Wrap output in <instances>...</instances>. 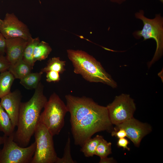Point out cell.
<instances>
[{
    "mask_svg": "<svg viewBox=\"0 0 163 163\" xmlns=\"http://www.w3.org/2000/svg\"><path fill=\"white\" fill-rule=\"evenodd\" d=\"M65 98L75 145L81 147L98 132H111L113 130L106 107L100 105L92 99L85 96L67 94Z\"/></svg>",
    "mask_w": 163,
    "mask_h": 163,
    "instance_id": "1",
    "label": "cell"
},
{
    "mask_svg": "<svg viewBox=\"0 0 163 163\" xmlns=\"http://www.w3.org/2000/svg\"><path fill=\"white\" fill-rule=\"evenodd\" d=\"M44 86L40 82L28 101L21 102L17 128L14 140L20 146H27L38 124L42 109L47 101L43 94Z\"/></svg>",
    "mask_w": 163,
    "mask_h": 163,
    "instance_id": "2",
    "label": "cell"
},
{
    "mask_svg": "<svg viewBox=\"0 0 163 163\" xmlns=\"http://www.w3.org/2000/svg\"><path fill=\"white\" fill-rule=\"evenodd\" d=\"M67 56L74 68V72L91 82H100L113 88L116 82L105 70L101 63L87 53L79 50H67Z\"/></svg>",
    "mask_w": 163,
    "mask_h": 163,
    "instance_id": "3",
    "label": "cell"
},
{
    "mask_svg": "<svg viewBox=\"0 0 163 163\" xmlns=\"http://www.w3.org/2000/svg\"><path fill=\"white\" fill-rule=\"evenodd\" d=\"M39 122L53 136L58 135L65 125V117L68 110L66 104L54 92L46 102Z\"/></svg>",
    "mask_w": 163,
    "mask_h": 163,
    "instance_id": "4",
    "label": "cell"
},
{
    "mask_svg": "<svg viewBox=\"0 0 163 163\" xmlns=\"http://www.w3.org/2000/svg\"><path fill=\"white\" fill-rule=\"evenodd\" d=\"M144 11L140 10L135 14L136 18L141 20L143 24L142 29L136 30L133 33L134 37L139 39L142 37L144 40L153 39L156 43L155 53L149 65H151L161 57L163 50V18L160 14H156L152 19L144 15Z\"/></svg>",
    "mask_w": 163,
    "mask_h": 163,
    "instance_id": "5",
    "label": "cell"
},
{
    "mask_svg": "<svg viewBox=\"0 0 163 163\" xmlns=\"http://www.w3.org/2000/svg\"><path fill=\"white\" fill-rule=\"evenodd\" d=\"M34 135L36 147L31 163H56L58 157L54 147L53 136L39 122Z\"/></svg>",
    "mask_w": 163,
    "mask_h": 163,
    "instance_id": "6",
    "label": "cell"
},
{
    "mask_svg": "<svg viewBox=\"0 0 163 163\" xmlns=\"http://www.w3.org/2000/svg\"><path fill=\"white\" fill-rule=\"evenodd\" d=\"M14 133L3 136V146L0 149V163H31L36 147L35 141L26 147H22L14 140Z\"/></svg>",
    "mask_w": 163,
    "mask_h": 163,
    "instance_id": "7",
    "label": "cell"
},
{
    "mask_svg": "<svg viewBox=\"0 0 163 163\" xmlns=\"http://www.w3.org/2000/svg\"><path fill=\"white\" fill-rule=\"evenodd\" d=\"M106 107L110 122L115 125L133 117L136 109L133 100L125 94L116 96L113 102Z\"/></svg>",
    "mask_w": 163,
    "mask_h": 163,
    "instance_id": "8",
    "label": "cell"
},
{
    "mask_svg": "<svg viewBox=\"0 0 163 163\" xmlns=\"http://www.w3.org/2000/svg\"><path fill=\"white\" fill-rule=\"evenodd\" d=\"M0 32L6 39L20 37L28 40L32 37L27 26L13 13L6 14Z\"/></svg>",
    "mask_w": 163,
    "mask_h": 163,
    "instance_id": "9",
    "label": "cell"
},
{
    "mask_svg": "<svg viewBox=\"0 0 163 163\" xmlns=\"http://www.w3.org/2000/svg\"><path fill=\"white\" fill-rule=\"evenodd\" d=\"M122 128L125 131L126 137L136 146L138 147L142 139L152 130L150 126L142 123L133 117L116 125L113 130Z\"/></svg>",
    "mask_w": 163,
    "mask_h": 163,
    "instance_id": "10",
    "label": "cell"
},
{
    "mask_svg": "<svg viewBox=\"0 0 163 163\" xmlns=\"http://www.w3.org/2000/svg\"><path fill=\"white\" fill-rule=\"evenodd\" d=\"M22 97L20 91L16 90L1 98L0 104L8 115L14 128L18 124Z\"/></svg>",
    "mask_w": 163,
    "mask_h": 163,
    "instance_id": "11",
    "label": "cell"
},
{
    "mask_svg": "<svg viewBox=\"0 0 163 163\" xmlns=\"http://www.w3.org/2000/svg\"><path fill=\"white\" fill-rule=\"evenodd\" d=\"M6 39L5 57L11 65L22 58L27 40L17 37Z\"/></svg>",
    "mask_w": 163,
    "mask_h": 163,
    "instance_id": "12",
    "label": "cell"
},
{
    "mask_svg": "<svg viewBox=\"0 0 163 163\" xmlns=\"http://www.w3.org/2000/svg\"><path fill=\"white\" fill-rule=\"evenodd\" d=\"M33 68L22 58L13 65H11L8 70L15 78L21 79L31 72Z\"/></svg>",
    "mask_w": 163,
    "mask_h": 163,
    "instance_id": "13",
    "label": "cell"
},
{
    "mask_svg": "<svg viewBox=\"0 0 163 163\" xmlns=\"http://www.w3.org/2000/svg\"><path fill=\"white\" fill-rule=\"evenodd\" d=\"M8 70L0 73V98L11 92V88L15 79Z\"/></svg>",
    "mask_w": 163,
    "mask_h": 163,
    "instance_id": "14",
    "label": "cell"
},
{
    "mask_svg": "<svg viewBox=\"0 0 163 163\" xmlns=\"http://www.w3.org/2000/svg\"><path fill=\"white\" fill-rule=\"evenodd\" d=\"M14 129L9 117L0 104V131L8 136L14 133Z\"/></svg>",
    "mask_w": 163,
    "mask_h": 163,
    "instance_id": "15",
    "label": "cell"
},
{
    "mask_svg": "<svg viewBox=\"0 0 163 163\" xmlns=\"http://www.w3.org/2000/svg\"><path fill=\"white\" fill-rule=\"evenodd\" d=\"M103 138L102 136L97 135L93 138H90L85 142L81 147L80 150L85 157H92L95 155L96 148Z\"/></svg>",
    "mask_w": 163,
    "mask_h": 163,
    "instance_id": "16",
    "label": "cell"
},
{
    "mask_svg": "<svg viewBox=\"0 0 163 163\" xmlns=\"http://www.w3.org/2000/svg\"><path fill=\"white\" fill-rule=\"evenodd\" d=\"M43 73L30 72L20 79V83L27 89H35L38 86Z\"/></svg>",
    "mask_w": 163,
    "mask_h": 163,
    "instance_id": "17",
    "label": "cell"
},
{
    "mask_svg": "<svg viewBox=\"0 0 163 163\" xmlns=\"http://www.w3.org/2000/svg\"><path fill=\"white\" fill-rule=\"evenodd\" d=\"M52 51L48 43L43 41H40L34 48L33 56L34 62L46 59Z\"/></svg>",
    "mask_w": 163,
    "mask_h": 163,
    "instance_id": "18",
    "label": "cell"
},
{
    "mask_svg": "<svg viewBox=\"0 0 163 163\" xmlns=\"http://www.w3.org/2000/svg\"><path fill=\"white\" fill-rule=\"evenodd\" d=\"M40 42L38 37L30 38L27 41L24 51L22 59L33 68L35 63L33 56L34 48Z\"/></svg>",
    "mask_w": 163,
    "mask_h": 163,
    "instance_id": "19",
    "label": "cell"
},
{
    "mask_svg": "<svg viewBox=\"0 0 163 163\" xmlns=\"http://www.w3.org/2000/svg\"><path fill=\"white\" fill-rule=\"evenodd\" d=\"M66 63V62L61 60L59 57H53L48 60L46 65L40 71L43 73L53 71L62 74L65 70Z\"/></svg>",
    "mask_w": 163,
    "mask_h": 163,
    "instance_id": "20",
    "label": "cell"
},
{
    "mask_svg": "<svg viewBox=\"0 0 163 163\" xmlns=\"http://www.w3.org/2000/svg\"><path fill=\"white\" fill-rule=\"evenodd\" d=\"M111 143L108 142L103 138L98 145L95 151V155L100 158L107 157L111 153Z\"/></svg>",
    "mask_w": 163,
    "mask_h": 163,
    "instance_id": "21",
    "label": "cell"
},
{
    "mask_svg": "<svg viewBox=\"0 0 163 163\" xmlns=\"http://www.w3.org/2000/svg\"><path fill=\"white\" fill-rule=\"evenodd\" d=\"M71 140L69 135L64 148L63 155L61 158L58 157L56 163H75L76 161L72 158L71 154Z\"/></svg>",
    "mask_w": 163,
    "mask_h": 163,
    "instance_id": "22",
    "label": "cell"
},
{
    "mask_svg": "<svg viewBox=\"0 0 163 163\" xmlns=\"http://www.w3.org/2000/svg\"><path fill=\"white\" fill-rule=\"evenodd\" d=\"M46 73V80L48 82H57L60 80V73L57 72L51 71Z\"/></svg>",
    "mask_w": 163,
    "mask_h": 163,
    "instance_id": "23",
    "label": "cell"
},
{
    "mask_svg": "<svg viewBox=\"0 0 163 163\" xmlns=\"http://www.w3.org/2000/svg\"><path fill=\"white\" fill-rule=\"evenodd\" d=\"M10 65L5 56H0V73L8 70Z\"/></svg>",
    "mask_w": 163,
    "mask_h": 163,
    "instance_id": "24",
    "label": "cell"
},
{
    "mask_svg": "<svg viewBox=\"0 0 163 163\" xmlns=\"http://www.w3.org/2000/svg\"><path fill=\"white\" fill-rule=\"evenodd\" d=\"M111 135L112 136H115L118 139L126 137L125 131L122 128H120L117 130H113L111 132Z\"/></svg>",
    "mask_w": 163,
    "mask_h": 163,
    "instance_id": "25",
    "label": "cell"
},
{
    "mask_svg": "<svg viewBox=\"0 0 163 163\" xmlns=\"http://www.w3.org/2000/svg\"><path fill=\"white\" fill-rule=\"evenodd\" d=\"M6 39L0 32V56L5 54Z\"/></svg>",
    "mask_w": 163,
    "mask_h": 163,
    "instance_id": "26",
    "label": "cell"
},
{
    "mask_svg": "<svg viewBox=\"0 0 163 163\" xmlns=\"http://www.w3.org/2000/svg\"><path fill=\"white\" fill-rule=\"evenodd\" d=\"M129 143V142L127 139L123 138L118 139L117 142V145L118 147H122L123 149H126L128 151H129L130 149L127 146V145Z\"/></svg>",
    "mask_w": 163,
    "mask_h": 163,
    "instance_id": "27",
    "label": "cell"
},
{
    "mask_svg": "<svg viewBox=\"0 0 163 163\" xmlns=\"http://www.w3.org/2000/svg\"><path fill=\"white\" fill-rule=\"evenodd\" d=\"M113 161V159L112 158H108L107 157L100 158V160L99 163H111Z\"/></svg>",
    "mask_w": 163,
    "mask_h": 163,
    "instance_id": "28",
    "label": "cell"
},
{
    "mask_svg": "<svg viewBox=\"0 0 163 163\" xmlns=\"http://www.w3.org/2000/svg\"><path fill=\"white\" fill-rule=\"evenodd\" d=\"M111 2L113 3L121 4L125 2L126 0H109Z\"/></svg>",
    "mask_w": 163,
    "mask_h": 163,
    "instance_id": "29",
    "label": "cell"
},
{
    "mask_svg": "<svg viewBox=\"0 0 163 163\" xmlns=\"http://www.w3.org/2000/svg\"><path fill=\"white\" fill-rule=\"evenodd\" d=\"M4 137L3 136H0V146L2 144H3L4 142Z\"/></svg>",
    "mask_w": 163,
    "mask_h": 163,
    "instance_id": "30",
    "label": "cell"
},
{
    "mask_svg": "<svg viewBox=\"0 0 163 163\" xmlns=\"http://www.w3.org/2000/svg\"><path fill=\"white\" fill-rule=\"evenodd\" d=\"M3 20H2L0 18V29L1 28V27L2 23Z\"/></svg>",
    "mask_w": 163,
    "mask_h": 163,
    "instance_id": "31",
    "label": "cell"
},
{
    "mask_svg": "<svg viewBox=\"0 0 163 163\" xmlns=\"http://www.w3.org/2000/svg\"><path fill=\"white\" fill-rule=\"evenodd\" d=\"M161 2L163 3V0H159Z\"/></svg>",
    "mask_w": 163,
    "mask_h": 163,
    "instance_id": "32",
    "label": "cell"
}]
</instances>
